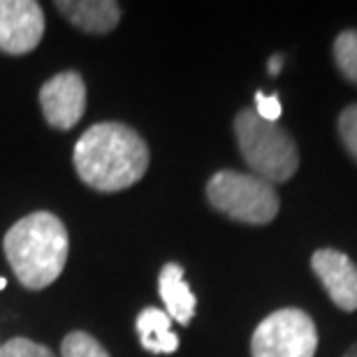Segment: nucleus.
I'll return each mask as SVG.
<instances>
[{"mask_svg": "<svg viewBox=\"0 0 357 357\" xmlns=\"http://www.w3.org/2000/svg\"><path fill=\"white\" fill-rule=\"evenodd\" d=\"M75 169L93 190L119 192L146 174L149 146L126 123H96L77 139Z\"/></svg>", "mask_w": 357, "mask_h": 357, "instance_id": "obj_1", "label": "nucleus"}, {"mask_svg": "<svg viewBox=\"0 0 357 357\" xmlns=\"http://www.w3.org/2000/svg\"><path fill=\"white\" fill-rule=\"evenodd\" d=\"M3 248L19 283L28 290H42L66 269L70 237L59 216L35 211L7 230Z\"/></svg>", "mask_w": 357, "mask_h": 357, "instance_id": "obj_2", "label": "nucleus"}, {"mask_svg": "<svg viewBox=\"0 0 357 357\" xmlns=\"http://www.w3.org/2000/svg\"><path fill=\"white\" fill-rule=\"evenodd\" d=\"M239 151L255 176L269 183H281L297 172L299 153L295 139L278 123L260 119L253 109H244L234 119Z\"/></svg>", "mask_w": 357, "mask_h": 357, "instance_id": "obj_3", "label": "nucleus"}, {"mask_svg": "<svg viewBox=\"0 0 357 357\" xmlns=\"http://www.w3.org/2000/svg\"><path fill=\"white\" fill-rule=\"evenodd\" d=\"M206 197L216 211L248 225H267L278 213L274 183L255 174L232 169L216 172L206 183Z\"/></svg>", "mask_w": 357, "mask_h": 357, "instance_id": "obj_4", "label": "nucleus"}, {"mask_svg": "<svg viewBox=\"0 0 357 357\" xmlns=\"http://www.w3.org/2000/svg\"><path fill=\"white\" fill-rule=\"evenodd\" d=\"M316 348V325L299 309L274 311L255 327L251 339L253 357H313Z\"/></svg>", "mask_w": 357, "mask_h": 357, "instance_id": "obj_5", "label": "nucleus"}, {"mask_svg": "<svg viewBox=\"0 0 357 357\" xmlns=\"http://www.w3.org/2000/svg\"><path fill=\"white\" fill-rule=\"evenodd\" d=\"M45 35V12L33 0H0V52L24 56Z\"/></svg>", "mask_w": 357, "mask_h": 357, "instance_id": "obj_6", "label": "nucleus"}, {"mask_svg": "<svg viewBox=\"0 0 357 357\" xmlns=\"http://www.w3.org/2000/svg\"><path fill=\"white\" fill-rule=\"evenodd\" d=\"M40 107L47 123L56 130H70L86 112V84L75 70L52 77L40 89Z\"/></svg>", "mask_w": 357, "mask_h": 357, "instance_id": "obj_7", "label": "nucleus"}, {"mask_svg": "<svg viewBox=\"0 0 357 357\" xmlns=\"http://www.w3.org/2000/svg\"><path fill=\"white\" fill-rule=\"evenodd\" d=\"M311 267L339 309H357V265L348 255L334 248H323L313 253Z\"/></svg>", "mask_w": 357, "mask_h": 357, "instance_id": "obj_8", "label": "nucleus"}, {"mask_svg": "<svg viewBox=\"0 0 357 357\" xmlns=\"http://www.w3.org/2000/svg\"><path fill=\"white\" fill-rule=\"evenodd\" d=\"M56 10L79 31L93 35L109 33L121 21V5L114 0H59Z\"/></svg>", "mask_w": 357, "mask_h": 357, "instance_id": "obj_9", "label": "nucleus"}, {"mask_svg": "<svg viewBox=\"0 0 357 357\" xmlns=\"http://www.w3.org/2000/svg\"><path fill=\"white\" fill-rule=\"evenodd\" d=\"M158 292L165 304V313L178 325H188L197 309V299L192 295L190 285L183 278V267L176 262H167L160 269Z\"/></svg>", "mask_w": 357, "mask_h": 357, "instance_id": "obj_10", "label": "nucleus"}, {"mask_svg": "<svg viewBox=\"0 0 357 357\" xmlns=\"http://www.w3.org/2000/svg\"><path fill=\"white\" fill-rule=\"evenodd\" d=\"M137 334L144 351L153 355H169L178 348V337L172 332V318L162 309L146 306L137 316Z\"/></svg>", "mask_w": 357, "mask_h": 357, "instance_id": "obj_11", "label": "nucleus"}, {"mask_svg": "<svg viewBox=\"0 0 357 357\" xmlns=\"http://www.w3.org/2000/svg\"><path fill=\"white\" fill-rule=\"evenodd\" d=\"M334 61L348 82L357 84V31H344L334 42Z\"/></svg>", "mask_w": 357, "mask_h": 357, "instance_id": "obj_12", "label": "nucleus"}, {"mask_svg": "<svg viewBox=\"0 0 357 357\" xmlns=\"http://www.w3.org/2000/svg\"><path fill=\"white\" fill-rule=\"evenodd\" d=\"M61 357H109V353L91 334L70 332L61 344Z\"/></svg>", "mask_w": 357, "mask_h": 357, "instance_id": "obj_13", "label": "nucleus"}, {"mask_svg": "<svg viewBox=\"0 0 357 357\" xmlns=\"http://www.w3.org/2000/svg\"><path fill=\"white\" fill-rule=\"evenodd\" d=\"M0 357H54V353L47 346L35 344L31 339L17 337L0 346Z\"/></svg>", "mask_w": 357, "mask_h": 357, "instance_id": "obj_14", "label": "nucleus"}, {"mask_svg": "<svg viewBox=\"0 0 357 357\" xmlns=\"http://www.w3.org/2000/svg\"><path fill=\"white\" fill-rule=\"evenodd\" d=\"M339 132L348 149V153L357 160V105L346 107L339 116Z\"/></svg>", "mask_w": 357, "mask_h": 357, "instance_id": "obj_15", "label": "nucleus"}, {"mask_svg": "<svg viewBox=\"0 0 357 357\" xmlns=\"http://www.w3.org/2000/svg\"><path fill=\"white\" fill-rule=\"evenodd\" d=\"M255 114H258L260 119L269 121V123H276L278 119H281L283 114V107H281V100L278 96H265V93H255Z\"/></svg>", "mask_w": 357, "mask_h": 357, "instance_id": "obj_16", "label": "nucleus"}, {"mask_svg": "<svg viewBox=\"0 0 357 357\" xmlns=\"http://www.w3.org/2000/svg\"><path fill=\"white\" fill-rule=\"evenodd\" d=\"M281 68H283V56H271V61H269V75L276 77L278 73H281Z\"/></svg>", "mask_w": 357, "mask_h": 357, "instance_id": "obj_17", "label": "nucleus"}, {"mask_svg": "<svg viewBox=\"0 0 357 357\" xmlns=\"http://www.w3.org/2000/svg\"><path fill=\"white\" fill-rule=\"evenodd\" d=\"M344 357H357V344H355V346H353L351 351H348V353H346Z\"/></svg>", "mask_w": 357, "mask_h": 357, "instance_id": "obj_18", "label": "nucleus"}, {"mask_svg": "<svg viewBox=\"0 0 357 357\" xmlns=\"http://www.w3.org/2000/svg\"><path fill=\"white\" fill-rule=\"evenodd\" d=\"M5 285H7V281L5 278H0V290H5Z\"/></svg>", "mask_w": 357, "mask_h": 357, "instance_id": "obj_19", "label": "nucleus"}, {"mask_svg": "<svg viewBox=\"0 0 357 357\" xmlns=\"http://www.w3.org/2000/svg\"><path fill=\"white\" fill-rule=\"evenodd\" d=\"M0 346H3V344H0Z\"/></svg>", "mask_w": 357, "mask_h": 357, "instance_id": "obj_20", "label": "nucleus"}]
</instances>
